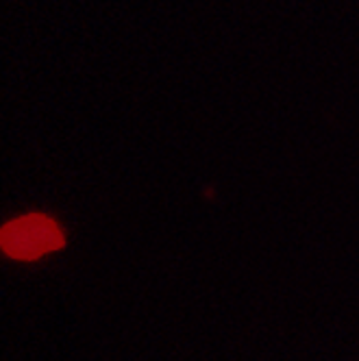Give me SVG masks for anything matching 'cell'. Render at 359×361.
Masks as SVG:
<instances>
[{"label":"cell","mask_w":359,"mask_h":361,"mask_svg":"<svg viewBox=\"0 0 359 361\" xmlns=\"http://www.w3.org/2000/svg\"><path fill=\"white\" fill-rule=\"evenodd\" d=\"M0 246L13 259H37L63 246V233L46 216H24L3 226Z\"/></svg>","instance_id":"1"}]
</instances>
